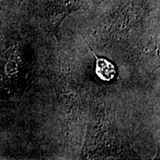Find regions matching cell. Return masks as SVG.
Instances as JSON below:
<instances>
[{
	"label": "cell",
	"instance_id": "cell-1",
	"mask_svg": "<svg viewBox=\"0 0 160 160\" xmlns=\"http://www.w3.org/2000/svg\"><path fill=\"white\" fill-rule=\"evenodd\" d=\"M86 43L88 44V46L91 49L92 54H93V57L96 59V73H97V77L99 78L100 79L103 80L105 82H109L111 81L113 78L115 77L116 73V68L114 65L111 62L108 61V59H105V58H99L98 57L97 55L93 53V50L90 45L88 43V42L86 41Z\"/></svg>",
	"mask_w": 160,
	"mask_h": 160
}]
</instances>
